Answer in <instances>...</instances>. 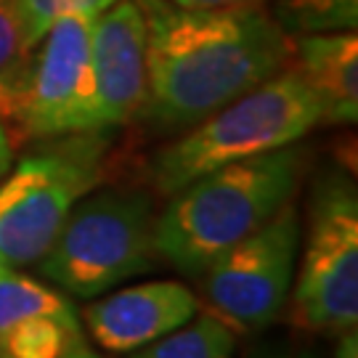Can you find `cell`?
Masks as SVG:
<instances>
[{
	"mask_svg": "<svg viewBox=\"0 0 358 358\" xmlns=\"http://www.w3.org/2000/svg\"><path fill=\"white\" fill-rule=\"evenodd\" d=\"M146 13V96L138 112L165 130L196 125L282 72L292 38L260 6L180 8L141 0Z\"/></svg>",
	"mask_w": 358,
	"mask_h": 358,
	"instance_id": "obj_1",
	"label": "cell"
},
{
	"mask_svg": "<svg viewBox=\"0 0 358 358\" xmlns=\"http://www.w3.org/2000/svg\"><path fill=\"white\" fill-rule=\"evenodd\" d=\"M303 167L306 152L289 143L194 178L154 220L157 255L186 276H202L223 252L292 202Z\"/></svg>",
	"mask_w": 358,
	"mask_h": 358,
	"instance_id": "obj_2",
	"label": "cell"
},
{
	"mask_svg": "<svg viewBox=\"0 0 358 358\" xmlns=\"http://www.w3.org/2000/svg\"><path fill=\"white\" fill-rule=\"evenodd\" d=\"M319 125L321 106L316 93L294 66L282 69L154 154L149 178L157 192L173 196L210 170L284 149Z\"/></svg>",
	"mask_w": 358,
	"mask_h": 358,
	"instance_id": "obj_3",
	"label": "cell"
},
{
	"mask_svg": "<svg viewBox=\"0 0 358 358\" xmlns=\"http://www.w3.org/2000/svg\"><path fill=\"white\" fill-rule=\"evenodd\" d=\"M154 210L138 189H103L80 199L51 250L38 260L40 273L75 297H99L157 260Z\"/></svg>",
	"mask_w": 358,
	"mask_h": 358,
	"instance_id": "obj_4",
	"label": "cell"
},
{
	"mask_svg": "<svg viewBox=\"0 0 358 358\" xmlns=\"http://www.w3.org/2000/svg\"><path fill=\"white\" fill-rule=\"evenodd\" d=\"M292 321L324 334L356 329L358 192L345 170H324L313 183Z\"/></svg>",
	"mask_w": 358,
	"mask_h": 358,
	"instance_id": "obj_5",
	"label": "cell"
},
{
	"mask_svg": "<svg viewBox=\"0 0 358 358\" xmlns=\"http://www.w3.org/2000/svg\"><path fill=\"white\" fill-rule=\"evenodd\" d=\"M101 143L75 133L24 157L0 180V257L6 266H32L51 250L72 207L101 178Z\"/></svg>",
	"mask_w": 358,
	"mask_h": 358,
	"instance_id": "obj_6",
	"label": "cell"
},
{
	"mask_svg": "<svg viewBox=\"0 0 358 358\" xmlns=\"http://www.w3.org/2000/svg\"><path fill=\"white\" fill-rule=\"evenodd\" d=\"M300 215L292 202L266 226L234 244L202 273L213 313L229 324L263 329L282 316L300 250Z\"/></svg>",
	"mask_w": 358,
	"mask_h": 358,
	"instance_id": "obj_7",
	"label": "cell"
},
{
	"mask_svg": "<svg viewBox=\"0 0 358 358\" xmlns=\"http://www.w3.org/2000/svg\"><path fill=\"white\" fill-rule=\"evenodd\" d=\"M13 122L29 138L99 133L88 16H62L35 43Z\"/></svg>",
	"mask_w": 358,
	"mask_h": 358,
	"instance_id": "obj_8",
	"label": "cell"
},
{
	"mask_svg": "<svg viewBox=\"0 0 358 358\" xmlns=\"http://www.w3.org/2000/svg\"><path fill=\"white\" fill-rule=\"evenodd\" d=\"M96 77V130L125 125L146 96V13L141 0H120L90 19Z\"/></svg>",
	"mask_w": 358,
	"mask_h": 358,
	"instance_id": "obj_9",
	"label": "cell"
},
{
	"mask_svg": "<svg viewBox=\"0 0 358 358\" xmlns=\"http://www.w3.org/2000/svg\"><path fill=\"white\" fill-rule=\"evenodd\" d=\"M196 294L180 282H146L85 308V327L109 353H136L196 316Z\"/></svg>",
	"mask_w": 358,
	"mask_h": 358,
	"instance_id": "obj_10",
	"label": "cell"
},
{
	"mask_svg": "<svg viewBox=\"0 0 358 358\" xmlns=\"http://www.w3.org/2000/svg\"><path fill=\"white\" fill-rule=\"evenodd\" d=\"M297 75L316 93L321 125H353L358 117V38L356 29L294 38Z\"/></svg>",
	"mask_w": 358,
	"mask_h": 358,
	"instance_id": "obj_11",
	"label": "cell"
},
{
	"mask_svg": "<svg viewBox=\"0 0 358 358\" xmlns=\"http://www.w3.org/2000/svg\"><path fill=\"white\" fill-rule=\"evenodd\" d=\"M83 348L77 316H32L0 332L3 358H64Z\"/></svg>",
	"mask_w": 358,
	"mask_h": 358,
	"instance_id": "obj_12",
	"label": "cell"
},
{
	"mask_svg": "<svg viewBox=\"0 0 358 358\" xmlns=\"http://www.w3.org/2000/svg\"><path fill=\"white\" fill-rule=\"evenodd\" d=\"M236 332L215 313L189 319L176 332L136 350L133 358H234Z\"/></svg>",
	"mask_w": 358,
	"mask_h": 358,
	"instance_id": "obj_13",
	"label": "cell"
},
{
	"mask_svg": "<svg viewBox=\"0 0 358 358\" xmlns=\"http://www.w3.org/2000/svg\"><path fill=\"white\" fill-rule=\"evenodd\" d=\"M32 316H75V308L62 292L6 268L0 273V332Z\"/></svg>",
	"mask_w": 358,
	"mask_h": 358,
	"instance_id": "obj_14",
	"label": "cell"
},
{
	"mask_svg": "<svg viewBox=\"0 0 358 358\" xmlns=\"http://www.w3.org/2000/svg\"><path fill=\"white\" fill-rule=\"evenodd\" d=\"M271 16L289 38L345 32L358 27V0H273Z\"/></svg>",
	"mask_w": 358,
	"mask_h": 358,
	"instance_id": "obj_15",
	"label": "cell"
},
{
	"mask_svg": "<svg viewBox=\"0 0 358 358\" xmlns=\"http://www.w3.org/2000/svg\"><path fill=\"white\" fill-rule=\"evenodd\" d=\"M32 48L27 45L13 0H0V120H13Z\"/></svg>",
	"mask_w": 358,
	"mask_h": 358,
	"instance_id": "obj_16",
	"label": "cell"
},
{
	"mask_svg": "<svg viewBox=\"0 0 358 358\" xmlns=\"http://www.w3.org/2000/svg\"><path fill=\"white\" fill-rule=\"evenodd\" d=\"M115 3H120V0H13L29 48H35V43L48 32V27L53 22H59L62 16L93 19Z\"/></svg>",
	"mask_w": 358,
	"mask_h": 358,
	"instance_id": "obj_17",
	"label": "cell"
},
{
	"mask_svg": "<svg viewBox=\"0 0 358 358\" xmlns=\"http://www.w3.org/2000/svg\"><path fill=\"white\" fill-rule=\"evenodd\" d=\"M180 8H244V6H263L266 0H170Z\"/></svg>",
	"mask_w": 358,
	"mask_h": 358,
	"instance_id": "obj_18",
	"label": "cell"
},
{
	"mask_svg": "<svg viewBox=\"0 0 358 358\" xmlns=\"http://www.w3.org/2000/svg\"><path fill=\"white\" fill-rule=\"evenodd\" d=\"M11 162H13V143H11V136H8V130L6 125L0 122V180L8 176V170H11Z\"/></svg>",
	"mask_w": 358,
	"mask_h": 358,
	"instance_id": "obj_19",
	"label": "cell"
},
{
	"mask_svg": "<svg viewBox=\"0 0 358 358\" xmlns=\"http://www.w3.org/2000/svg\"><path fill=\"white\" fill-rule=\"evenodd\" d=\"M340 358H356V329H350L343 345H340Z\"/></svg>",
	"mask_w": 358,
	"mask_h": 358,
	"instance_id": "obj_20",
	"label": "cell"
},
{
	"mask_svg": "<svg viewBox=\"0 0 358 358\" xmlns=\"http://www.w3.org/2000/svg\"><path fill=\"white\" fill-rule=\"evenodd\" d=\"M64 358H101V356L90 353V350H85V348H77V350H72V353H66Z\"/></svg>",
	"mask_w": 358,
	"mask_h": 358,
	"instance_id": "obj_21",
	"label": "cell"
},
{
	"mask_svg": "<svg viewBox=\"0 0 358 358\" xmlns=\"http://www.w3.org/2000/svg\"><path fill=\"white\" fill-rule=\"evenodd\" d=\"M6 268H11V266H6V263H3V257H0V273H3Z\"/></svg>",
	"mask_w": 358,
	"mask_h": 358,
	"instance_id": "obj_22",
	"label": "cell"
},
{
	"mask_svg": "<svg viewBox=\"0 0 358 358\" xmlns=\"http://www.w3.org/2000/svg\"><path fill=\"white\" fill-rule=\"evenodd\" d=\"M0 358H3V356H0Z\"/></svg>",
	"mask_w": 358,
	"mask_h": 358,
	"instance_id": "obj_23",
	"label": "cell"
}]
</instances>
